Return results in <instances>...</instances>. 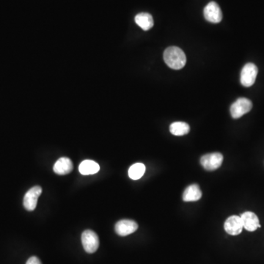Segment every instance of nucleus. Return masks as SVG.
Masks as SVG:
<instances>
[{"label":"nucleus","instance_id":"dca6fc26","mask_svg":"<svg viewBox=\"0 0 264 264\" xmlns=\"http://www.w3.org/2000/svg\"><path fill=\"white\" fill-rule=\"evenodd\" d=\"M145 172V165L142 163H136L130 167L128 170V176L132 180H138L143 176Z\"/></svg>","mask_w":264,"mask_h":264},{"label":"nucleus","instance_id":"7ed1b4c3","mask_svg":"<svg viewBox=\"0 0 264 264\" xmlns=\"http://www.w3.org/2000/svg\"><path fill=\"white\" fill-rule=\"evenodd\" d=\"M252 108V103L250 100L246 98H240L231 106V114L233 118L238 119L248 113Z\"/></svg>","mask_w":264,"mask_h":264},{"label":"nucleus","instance_id":"0eeeda50","mask_svg":"<svg viewBox=\"0 0 264 264\" xmlns=\"http://www.w3.org/2000/svg\"><path fill=\"white\" fill-rule=\"evenodd\" d=\"M204 17L211 23H219L222 19V13L217 3L211 2L204 8Z\"/></svg>","mask_w":264,"mask_h":264},{"label":"nucleus","instance_id":"20e7f679","mask_svg":"<svg viewBox=\"0 0 264 264\" xmlns=\"http://www.w3.org/2000/svg\"><path fill=\"white\" fill-rule=\"evenodd\" d=\"M82 242L84 249L88 253H94L99 247V239L94 231L86 230L82 234Z\"/></svg>","mask_w":264,"mask_h":264},{"label":"nucleus","instance_id":"6e6552de","mask_svg":"<svg viewBox=\"0 0 264 264\" xmlns=\"http://www.w3.org/2000/svg\"><path fill=\"white\" fill-rule=\"evenodd\" d=\"M227 233L231 235H239L243 230V222L242 218L239 216H231L227 219L224 225Z\"/></svg>","mask_w":264,"mask_h":264},{"label":"nucleus","instance_id":"9d476101","mask_svg":"<svg viewBox=\"0 0 264 264\" xmlns=\"http://www.w3.org/2000/svg\"><path fill=\"white\" fill-rule=\"evenodd\" d=\"M241 218L243 222L244 228L249 232H253L261 227L258 217L253 212L246 211L241 215Z\"/></svg>","mask_w":264,"mask_h":264},{"label":"nucleus","instance_id":"ddd939ff","mask_svg":"<svg viewBox=\"0 0 264 264\" xmlns=\"http://www.w3.org/2000/svg\"><path fill=\"white\" fill-rule=\"evenodd\" d=\"M135 22L143 31H149L154 26L152 16L148 13H140L135 16Z\"/></svg>","mask_w":264,"mask_h":264},{"label":"nucleus","instance_id":"1a4fd4ad","mask_svg":"<svg viewBox=\"0 0 264 264\" xmlns=\"http://www.w3.org/2000/svg\"><path fill=\"white\" fill-rule=\"evenodd\" d=\"M138 225L135 221L123 219L115 224V232L121 236H126L133 233L138 230Z\"/></svg>","mask_w":264,"mask_h":264},{"label":"nucleus","instance_id":"f257e3e1","mask_svg":"<svg viewBox=\"0 0 264 264\" xmlns=\"http://www.w3.org/2000/svg\"><path fill=\"white\" fill-rule=\"evenodd\" d=\"M164 61L170 68L179 70L186 65V58L182 49L177 47H171L164 52Z\"/></svg>","mask_w":264,"mask_h":264},{"label":"nucleus","instance_id":"423d86ee","mask_svg":"<svg viewBox=\"0 0 264 264\" xmlns=\"http://www.w3.org/2000/svg\"><path fill=\"white\" fill-rule=\"evenodd\" d=\"M42 193V188L39 186H35L31 188L24 198V206L28 211H32L35 209L38 203V198Z\"/></svg>","mask_w":264,"mask_h":264},{"label":"nucleus","instance_id":"4468645a","mask_svg":"<svg viewBox=\"0 0 264 264\" xmlns=\"http://www.w3.org/2000/svg\"><path fill=\"white\" fill-rule=\"evenodd\" d=\"M78 170L82 175H93V174L97 173L99 171L100 166L94 161L85 160L80 164Z\"/></svg>","mask_w":264,"mask_h":264},{"label":"nucleus","instance_id":"39448f33","mask_svg":"<svg viewBox=\"0 0 264 264\" xmlns=\"http://www.w3.org/2000/svg\"><path fill=\"white\" fill-rule=\"evenodd\" d=\"M258 70L256 65L253 63H248L242 68L241 73V83L243 86H252L255 83L258 75Z\"/></svg>","mask_w":264,"mask_h":264},{"label":"nucleus","instance_id":"2eb2a0df","mask_svg":"<svg viewBox=\"0 0 264 264\" xmlns=\"http://www.w3.org/2000/svg\"><path fill=\"white\" fill-rule=\"evenodd\" d=\"M190 131L189 124L185 122H174L170 126V131L175 136H184Z\"/></svg>","mask_w":264,"mask_h":264},{"label":"nucleus","instance_id":"f03ea898","mask_svg":"<svg viewBox=\"0 0 264 264\" xmlns=\"http://www.w3.org/2000/svg\"><path fill=\"white\" fill-rule=\"evenodd\" d=\"M223 162V155L220 153H211L202 155L201 158V164L204 169L208 171H214L220 168Z\"/></svg>","mask_w":264,"mask_h":264},{"label":"nucleus","instance_id":"f3484780","mask_svg":"<svg viewBox=\"0 0 264 264\" xmlns=\"http://www.w3.org/2000/svg\"><path fill=\"white\" fill-rule=\"evenodd\" d=\"M26 264H42L41 261L37 257L32 256L28 260Z\"/></svg>","mask_w":264,"mask_h":264},{"label":"nucleus","instance_id":"9b49d317","mask_svg":"<svg viewBox=\"0 0 264 264\" xmlns=\"http://www.w3.org/2000/svg\"><path fill=\"white\" fill-rule=\"evenodd\" d=\"M74 165L71 159L66 157H62L57 161L53 170L58 175H65L72 172Z\"/></svg>","mask_w":264,"mask_h":264},{"label":"nucleus","instance_id":"f8f14e48","mask_svg":"<svg viewBox=\"0 0 264 264\" xmlns=\"http://www.w3.org/2000/svg\"><path fill=\"white\" fill-rule=\"evenodd\" d=\"M202 197V192L198 184H192L188 186L183 194V201L185 202H195Z\"/></svg>","mask_w":264,"mask_h":264}]
</instances>
